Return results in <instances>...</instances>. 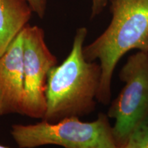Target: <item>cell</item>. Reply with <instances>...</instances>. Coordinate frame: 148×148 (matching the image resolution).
I'll return each instance as SVG.
<instances>
[{"label": "cell", "mask_w": 148, "mask_h": 148, "mask_svg": "<svg viewBox=\"0 0 148 148\" xmlns=\"http://www.w3.org/2000/svg\"><path fill=\"white\" fill-rule=\"evenodd\" d=\"M47 0H27L33 12L36 13L40 18H43L45 14Z\"/></svg>", "instance_id": "9c48e42d"}, {"label": "cell", "mask_w": 148, "mask_h": 148, "mask_svg": "<svg viewBox=\"0 0 148 148\" xmlns=\"http://www.w3.org/2000/svg\"><path fill=\"white\" fill-rule=\"evenodd\" d=\"M58 60L47 47L41 27L29 24L23 29V65L25 99L23 114L42 119L45 113V90L49 72Z\"/></svg>", "instance_id": "5b68a950"}, {"label": "cell", "mask_w": 148, "mask_h": 148, "mask_svg": "<svg viewBox=\"0 0 148 148\" xmlns=\"http://www.w3.org/2000/svg\"><path fill=\"white\" fill-rule=\"evenodd\" d=\"M32 12L27 0H0V56L28 25Z\"/></svg>", "instance_id": "52a82bcc"}, {"label": "cell", "mask_w": 148, "mask_h": 148, "mask_svg": "<svg viewBox=\"0 0 148 148\" xmlns=\"http://www.w3.org/2000/svg\"><path fill=\"white\" fill-rule=\"evenodd\" d=\"M23 30L0 56V116L23 114Z\"/></svg>", "instance_id": "8992f818"}, {"label": "cell", "mask_w": 148, "mask_h": 148, "mask_svg": "<svg viewBox=\"0 0 148 148\" xmlns=\"http://www.w3.org/2000/svg\"><path fill=\"white\" fill-rule=\"evenodd\" d=\"M10 133L19 148L47 145L64 148H118L108 116L102 113L90 122L73 116L56 123L42 120L35 124H14Z\"/></svg>", "instance_id": "3957f363"}, {"label": "cell", "mask_w": 148, "mask_h": 148, "mask_svg": "<svg viewBox=\"0 0 148 148\" xmlns=\"http://www.w3.org/2000/svg\"><path fill=\"white\" fill-rule=\"evenodd\" d=\"M108 0H92L91 17L99 14L106 6Z\"/></svg>", "instance_id": "30bf717a"}, {"label": "cell", "mask_w": 148, "mask_h": 148, "mask_svg": "<svg viewBox=\"0 0 148 148\" xmlns=\"http://www.w3.org/2000/svg\"><path fill=\"white\" fill-rule=\"evenodd\" d=\"M118 148H148V117L133 130L125 143Z\"/></svg>", "instance_id": "ba28073f"}, {"label": "cell", "mask_w": 148, "mask_h": 148, "mask_svg": "<svg viewBox=\"0 0 148 148\" xmlns=\"http://www.w3.org/2000/svg\"><path fill=\"white\" fill-rule=\"evenodd\" d=\"M119 78L125 85L108 113V118L115 120L112 130L118 147L148 117V52L138 51L130 56Z\"/></svg>", "instance_id": "277c9868"}, {"label": "cell", "mask_w": 148, "mask_h": 148, "mask_svg": "<svg viewBox=\"0 0 148 148\" xmlns=\"http://www.w3.org/2000/svg\"><path fill=\"white\" fill-rule=\"evenodd\" d=\"M112 18L108 27L83 53L88 62H100L101 73L97 101L108 104L111 81L118 62L132 49L148 52V0H110Z\"/></svg>", "instance_id": "7a4b0ae2"}, {"label": "cell", "mask_w": 148, "mask_h": 148, "mask_svg": "<svg viewBox=\"0 0 148 148\" xmlns=\"http://www.w3.org/2000/svg\"><path fill=\"white\" fill-rule=\"evenodd\" d=\"M0 148H10V147H6V146H3L2 145H0Z\"/></svg>", "instance_id": "8fae6325"}, {"label": "cell", "mask_w": 148, "mask_h": 148, "mask_svg": "<svg viewBox=\"0 0 148 148\" xmlns=\"http://www.w3.org/2000/svg\"><path fill=\"white\" fill-rule=\"evenodd\" d=\"M86 27L77 29L69 54L51 69L45 90V113L42 120L56 123L94 111L101 79V66L88 62L83 53Z\"/></svg>", "instance_id": "6da1fadb"}]
</instances>
